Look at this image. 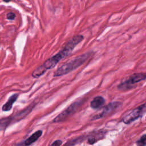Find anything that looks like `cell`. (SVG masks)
Returning a JSON list of instances; mask_svg holds the SVG:
<instances>
[{
  "label": "cell",
  "mask_w": 146,
  "mask_h": 146,
  "mask_svg": "<svg viewBox=\"0 0 146 146\" xmlns=\"http://www.w3.org/2000/svg\"><path fill=\"white\" fill-rule=\"evenodd\" d=\"M83 39L84 37L82 35H77L74 36L58 54L47 59L42 65L38 66L32 72V76L35 78H38L44 74L47 70L55 67L60 60L70 55L74 48L81 42Z\"/></svg>",
  "instance_id": "obj_1"
},
{
  "label": "cell",
  "mask_w": 146,
  "mask_h": 146,
  "mask_svg": "<svg viewBox=\"0 0 146 146\" xmlns=\"http://www.w3.org/2000/svg\"><path fill=\"white\" fill-rule=\"evenodd\" d=\"M94 54V53L92 51L87 52L76 57L73 59H71L68 62L63 64L54 72V76H63L76 69L82 66L84 62H86V61H87L91 56H92Z\"/></svg>",
  "instance_id": "obj_2"
},
{
  "label": "cell",
  "mask_w": 146,
  "mask_h": 146,
  "mask_svg": "<svg viewBox=\"0 0 146 146\" xmlns=\"http://www.w3.org/2000/svg\"><path fill=\"white\" fill-rule=\"evenodd\" d=\"M146 79L145 73H135L131 75L128 78L127 80L121 83L119 86L118 88L121 90H128L132 87L133 85L136 83H138L141 80H144Z\"/></svg>",
  "instance_id": "obj_3"
},
{
  "label": "cell",
  "mask_w": 146,
  "mask_h": 146,
  "mask_svg": "<svg viewBox=\"0 0 146 146\" xmlns=\"http://www.w3.org/2000/svg\"><path fill=\"white\" fill-rule=\"evenodd\" d=\"M80 105V102H75L63 110L59 115H58L54 119V123H59L66 120L71 115H72L79 108Z\"/></svg>",
  "instance_id": "obj_4"
},
{
  "label": "cell",
  "mask_w": 146,
  "mask_h": 146,
  "mask_svg": "<svg viewBox=\"0 0 146 146\" xmlns=\"http://www.w3.org/2000/svg\"><path fill=\"white\" fill-rule=\"evenodd\" d=\"M144 106H141L138 108L132 110L127 115H126L123 119V121L125 124H129L137 119L140 115L143 110Z\"/></svg>",
  "instance_id": "obj_5"
},
{
  "label": "cell",
  "mask_w": 146,
  "mask_h": 146,
  "mask_svg": "<svg viewBox=\"0 0 146 146\" xmlns=\"http://www.w3.org/2000/svg\"><path fill=\"white\" fill-rule=\"evenodd\" d=\"M119 105V103L117 102H114V103H112L109 104L107 106H106L103 110V111L100 113L99 114H97L96 115L94 118L95 119L102 117L103 116H106V115H108L110 114L111 112L113 111Z\"/></svg>",
  "instance_id": "obj_6"
},
{
  "label": "cell",
  "mask_w": 146,
  "mask_h": 146,
  "mask_svg": "<svg viewBox=\"0 0 146 146\" xmlns=\"http://www.w3.org/2000/svg\"><path fill=\"white\" fill-rule=\"evenodd\" d=\"M18 97V94H14L10 96V97L9 98L7 102H6L3 106L2 107V109L3 111H10L13 106V104L14 103V102L17 100V98Z\"/></svg>",
  "instance_id": "obj_7"
},
{
  "label": "cell",
  "mask_w": 146,
  "mask_h": 146,
  "mask_svg": "<svg viewBox=\"0 0 146 146\" xmlns=\"http://www.w3.org/2000/svg\"><path fill=\"white\" fill-rule=\"evenodd\" d=\"M42 135V131L41 130H38L35 133L32 134L29 138H27L25 141V145L28 146L36 141Z\"/></svg>",
  "instance_id": "obj_8"
},
{
  "label": "cell",
  "mask_w": 146,
  "mask_h": 146,
  "mask_svg": "<svg viewBox=\"0 0 146 146\" xmlns=\"http://www.w3.org/2000/svg\"><path fill=\"white\" fill-rule=\"evenodd\" d=\"M104 103V99L102 96L95 97L91 102V107L94 109H98L101 107Z\"/></svg>",
  "instance_id": "obj_9"
},
{
  "label": "cell",
  "mask_w": 146,
  "mask_h": 146,
  "mask_svg": "<svg viewBox=\"0 0 146 146\" xmlns=\"http://www.w3.org/2000/svg\"><path fill=\"white\" fill-rule=\"evenodd\" d=\"M13 121H15L14 118L13 116L1 119H0V131L5 129Z\"/></svg>",
  "instance_id": "obj_10"
},
{
  "label": "cell",
  "mask_w": 146,
  "mask_h": 146,
  "mask_svg": "<svg viewBox=\"0 0 146 146\" xmlns=\"http://www.w3.org/2000/svg\"><path fill=\"white\" fill-rule=\"evenodd\" d=\"M80 141H82V138L81 137L74 139L70 140V141H67L63 146H74L75 144L79 143Z\"/></svg>",
  "instance_id": "obj_11"
},
{
  "label": "cell",
  "mask_w": 146,
  "mask_h": 146,
  "mask_svg": "<svg viewBox=\"0 0 146 146\" xmlns=\"http://www.w3.org/2000/svg\"><path fill=\"white\" fill-rule=\"evenodd\" d=\"M137 144L139 146H145L146 145V134L141 137Z\"/></svg>",
  "instance_id": "obj_12"
},
{
  "label": "cell",
  "mask_w": 146,
  "mask_h": 146,
  "mask_svg": "<svg viewBox=\"0 0 146 146\" xmlns=\"http://www.w3.org/2000/svg\"><path fill=\"white\" fill-rule=\"evenodd\" d=\"M6 18L9 20H14L15 18V14L13 12H9L7 14Z\"/></svg>",
  "instance_id": "obj_13"
},
{
  "label": "cell",
  "mask_w": 146,
  "mask_h": 146,
  "mask_svg": "<svg viewBox=\"0 0 146 146\" xmlns=\"http://www.w3.org/2000/svg\"><path fill=\"white\" fill-rule=\"evenodd\" d=\"M62 143V141L60 140H55L53 143H52L50 146H60Z\"/></svg>",
  "instance_id": "obj_14"
},
{
  "label": "cell",
  "mask_w": 146,
  "mask_h": 146,
  "mask_svg": "<svg viewBox=\"0 0 146 146\" xmlns=\"http://www.w3.org/2000/svg\"><path fill=\"white\" fill-rule=\"evenodd\" d=\"M5 2H10L11 0H3Z\"/></svg>",
  "instance_id": "obj_15"
}]
</instances>
